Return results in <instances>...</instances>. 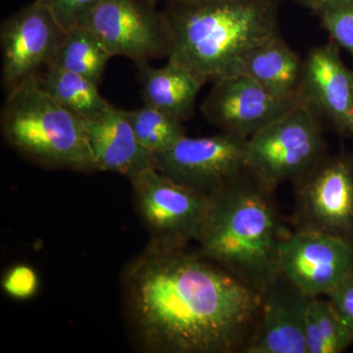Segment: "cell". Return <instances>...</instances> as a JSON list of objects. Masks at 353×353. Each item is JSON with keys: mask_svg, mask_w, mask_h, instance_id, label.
Instances as JSON below:
<instances>
[{"mask_svg": "<svg viewBox=\"0 0 353 353\" xmlns=\"http://www.w3.org/2000/svg\"><path fill=\"white\" fill-rule=\"evenodd\" d=\"M162 9L171 34L168 61L204 83L236 75L259 44L281 36L277 0H170Z\"/></svg>", "mask_w": 353, "mask_h": 353, "instance_id": "cell-2", "label": "cell"}, {"mask_svg": "<svg viewBox=\"0 0 353 353\" xmlns=\"http://www.w3.org/2000/svg\"><path fill=\"white\" fill-rule=\"evenodd\" d=\"M307 353H340L353 343L352 334L329 301L311 297L305 323Z\"/></svg>", "mask_w": 353, "mask_h": 353, "instance_id": "cell-20", "label": "cell"}, {"mask_svg": "<svg viewBox=\"0 0 353 353\" xmlns=\"http://www.w3.org/2000/svg\"><path fill=\"white\" fill-rule=\"evenodd\" d=\"M7 92L0 124L14 150L44 166L97 171L83 120L44 92L38 76Z\"/></svg>", "mask_w": 353, "mask_h": 353, "instance_id": "cell-4", "label": "cell"}, {"mask_svg": "<svg viewBox=\"0 0 353 353\" xmlns=\"http://www.w3.org/2000/svg\"><path fill=\"white\" fill-rule=\"evenodd\" d=\"M314 12L332 41L353 58V0H325Z\"/></svg>", "mask_w": 353, "mask_h": 353, "instance_id": "cell-22", "label": "cell"}, {"mask_svg": "<svg viewBox=\"0 0 353 353\" xmlns=\"http://www.w3.org/2000/svg\"><path fill=\"white\" fill-rule=\"evenodd\" d=\"M97 171L128 178L153 167L152 154L139 143L126 111L109 104L101 113L83 119Z\"/></svg>", "mask_w": 353, "mask_h": 353, "instance_id": "cell-15", "label": "cell"}, {"mask_svg": "<svg viewBox=\"0 0 353 353\" xmlns=\"http://www.w3.org/2000/svg\"><path fill=\"white\" fill-rule=\"evenodd\" d=\"M153 168L176 183L211 196L250 170L248 139L221 132L183 137L152 157Z\"/></svg>", "mask_w": 353, "mask_h": 353, "instance_id": "cell-7", "label": "cell"}, {"mask_svg": "<svg viewBox=\"0 0 353 353\" xmlns=\"http://www.w3.org/2000/svg\"><path fill=\"white\" fill-rule=\"evenodd\" d=\"M38 81L44 92L83 120L101 113L110 104L99 94V85L54 65L46 67Z\"/></svg>", "mask_w": 353, "mask_h": 353, "instance_id": "cell-19", "label": "cell"}, {"mask_svg": "<svg viewBox=\"0 0 353 353\" xmlns=\"http://www.w3.org/2000/svg\"><path fill=\"white\" fill-rule=\"evenodd\" d=\"M111 57L101 39L90 28L80 25L64 32L50 65L79 74L99 85Z\"/></svg>", "mask_w": 353, "mask_h": 353, "instance_id": "cell-18", "label": "cell"}, {"mask_svg": "<svg viewBox=\"0 0 353 353\" xmlns=\"http://www.w3.org/2000/svg\"><path fill=\"white\" fill-rule=\"evenodd\" d=\"M280 273L309 297L327 296L353 271V241L323 232L297 230L279 248Z\"/></svg>", "mask_w": 353, "mask_h": 353, "instance_id": "cell-10", "label": "cell"}, {"mask_svg": "<svg viewBox=\"0 0 353 353\" xmlns=\"http://www.w3.org/2000/svg\"><path fill=\"white\" fill-rule=\"evenodd\" d=\"M334 312L353 336V271L327 294Z\"/></svg>", "mask_w": 353, "mask_h": 353, "instance_id": "cell-25", "label": "cell"}, {"mask_svg": "<svg viewBox=\"0 0 353 353\" xmlns=\"http://www.w3.org/2000/svg\"><path fill=\"white\" fill-rule=\"evenodd\" d=\"M83 26L101 39L111 57L137 64L168 57L171 34L162 10L150 0H101Z\"/></svg>", "mask_w": 353, "mask_h": 353, "instance_id": "cell-8", "label": "cell"}, {"mask_svg": "<svg viewBox=\"0 0 353 353\" xmlns=\"http://www.w3.org/2000/svg\"><path fill=\"white\" fill-rule=\"evenodd\" d=\"M333 41L309 51L303 60L299 101L341 134L353 136V71Z\"/></svg>", "mask_w": 353, "mask_h": 353, "instance_id": "cell-13", "label": "cell"}, {"mask_svg": "<svg viewBox=\"0 0 353 353\" xmlns=\"http://www.w3.org/2000/svg\"><path fill=\"white\" fill-rule=\"evenodd\" d=\"M139 217L152 245L185 248L196 241L210 196L176 183L150 167L130 178Z\"/></svg>", "mask_w": 353, "mask_h": 353, "instance_id": "cell-6", "label": "cell"}, {"mask_svg": "<svg viewBox=\"0 0 353 353\" xmlns=\"http://www.w3.org/2000/svg\"><path fill=\"white\" fill-rule=\"evenodd\" d=\"M294 183L297 230L353 241V157L326 155Z\"/></svg>", "mask_w": 353, "mask_h": 353, "instance_id": "cell-9", "label": "cell"}, {"mask_svg": "<svg viewBox=\"0 0 353 353\" xmlns=\"http://www.w3.org/2000/svg\"><path fill=\"white\" fill-rule=\"evenodd\" d=\"M299 3L303 4V6L307 7L311 10L314 11L318 6H321L325 0H296Z\"/></svg>", "mask_w": 353, "mask_h": 353, "instance_id": "cell-26", "label": "cell"}, {"mask_svg": "<svg viewBox=\"0 0 353 353\" xmlns=\"http://www.w3.org/2000/svg\"><path fill=\"white\" fill-rule=\"evenodd\" d=\"M273 190L248 170L210 196L196 243L199 252L259 292L280 273L279 248L289 232Z\"/></svg>", "mask_w": 353, "mask_h": 353, "instance_id": "cell-3", "label": "cell"}, {"mask_svg": "<svg viewBox=\"0 0 353 353\" xmlns=\"http://www.w3.org/2000/svg\"><path fill=\"white\" fill-rule=\"evenodd\" d=\"M297 101L280 99L250 77L236 74L213 83L201 111L221 132L248 139Z\"/></svg>", "mask_w": 353, "mask_h": 353, "instance_id": "cell-12", "label": "cell"}, {"mask_svg": "<svg viewBox=\"0 0 353 353\" xmlns=\"http://www.w3.org/2000/svg\"><path fill=\"white\" fill-rule=\"evenodd\" d=\"M260 294L259 323L243 353H307L305 323L311 297L281 273Z\"/></svg>", "mask_w": 353, "mask_h": 353, "instance_id": "cell-14", "label": "cell"}, {"mask_svg": "<svg viewBox=\"0 0 353 353\" xmlns=\"http://www.w3.org/2000/svg\"><path fill=\"white\" fill-rule=\"evenodd\" d=\"M124 279L130 323L146 352H243L256 329L261 294L199 252L150 243Z\"/></svg>", "mask_w": 353, "mask_h": 353, "instance_id": "cell-1", "label": "cell"}, {"mask_svg": "<svg viewBox=\"0 0 353 353\" xmlns=\"http://www.w3.org/2000/svg\"><path fill=\"white\" fill-rule=\"evenodd\" d=\"M325 157L319 117L301 101L248 139L250 171L272 189L296 182Z\"/></svg>", "mask_w": 353, "mask_h": 353, "instance_id": "cell-5", "label": "cell"}, {"mask_svg": "<svg viewBox=\"0 0 353 353\" xmlns=\"http://www.w3.org/2000/svg\"><path fill=\"white\" fill-rule=\"evenodd\" d=\"M303 61L282 37L269 39L248 51L241 62L239 74L259 83L272 94L299 101Z\"/></svg>", "mask_w": 353, "mask_h": 353, "instance_id": "cell-16", "label": "cell"}, {"mask_svg": "<svg viewBox=\"0 0 353 353\" xmlns=\"http://www.w3.org/2000/svg\"><path fill=\"white\" fill-rule=\"evenodd\" d=\"M4 292L12 299H29L36 294L39 288V278L36 271L27 265H17L7 272L4 277Z\"/></svg>", "mask_w": 353, "mask_h": 353, "instance_id": "cell-24", "label": "cell"}, {"mask_svg": "<svg viewBox=\"0 0 353 353\" xmlns=\"http://www.w3.org/2000/svg\"><path fill=\"white\" fill-rule=\"evenodd\" d=\"M150 1L153 2V3H157L158 1L164 2V3H166V2L170 1V0H150Z\"/></svg>", "mask_w": 353, "mask_h": 353, "instance_id": "cell-27", "label": "cell"}, {"mask_svg": "<svg viewBox=\"0 0 353 353\" xmlns=\"http://www.w3.org/2000/svg\"><path fill=\"white\" fill-rule=\"evenodd\" d=\"M138 66L145 105L159 109L182 122L194 115L197 95L205 83L199 76L171 61L161 68H154L148 62Z\"/></svg>", "mask_w": 353, "mask_h": 353, "instance_id": "cell-17", "label": "cell"}, {"mask_svg": "<svg viewBox=\"0 0 353 353\" xmlns=\"http://www.w3.org/2000/svg\"><path fill=\"white\" fill-rule=\"evenodd\" d=\"M126 111L141 145L152 157L163 152L185 136L182 121L150 105Z\"/></svg>", "mask_w": 353, "mask_h": 353, "instance_id": "cell-21", "label": "cell"}, {"mask_svg": "<svg viewBox=\"0 0 353 353\" xmlns=\"http://www.w3.org/2000/svg\"><path fill=\"white\" fill-rule=\"evenodd\" d=\"M64 30L39 0L21 8L0 29L2 79L7 92L52 62Z\"/></svg>", "mask_w": 353, "mask_h": 353, "instance_id": "cell-11", "label": "cell"}, {"mask_svg": "<svg viewBox=\"0 0 353 353\" xmlns=\"http://www.w3.org/2000/svg\"><path fill=\"white\" fill-rule=\"evenodd\" d=\"M54 15L64 31L83 25L101 0H39Z\"/></svg>", "mask_w": 353, "mask_h": 353, "instance_id": "cell-23", "label": "cell"}]
</instances>
